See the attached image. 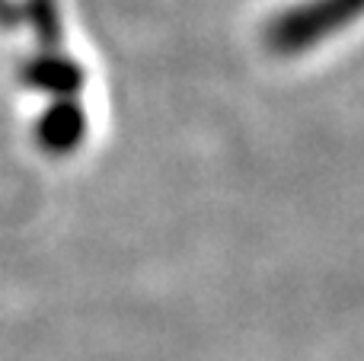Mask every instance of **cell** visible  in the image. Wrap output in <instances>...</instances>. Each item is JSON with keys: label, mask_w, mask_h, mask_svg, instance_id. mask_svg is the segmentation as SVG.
Instances as JSON below:
<instances>
[{"label": "cell", "mask_w": 364, "mask_h": 361, "mask_svg": "<svg viewBox=\"0 0 364 361\" xmlns=\"http://www.w3.org/2000/svg\"><path fill=\"white\" fill-rule=\"evenodd\" d=\"M364 10V0H329V4H316L307 13H301L297 19H284L275 29V48L282 51H301L307 45L320 42V36L339 29L342 23H348L352 16H358Z\"/></svg>", "instance_id": "obj_1"}, {"label": "cell", "mask_w": 364, "mask_h": 361, "mask_svg": "<svg viewBox=\"0 0 364 361\" xmlns=\"http://www.w3.org/2000/svg\"><path fill=\"white\" fill-rule=\"evenodd\" d=\"M80 134H83V119H80V109L77 106H58L45 115L42 128H38V138L48 151L55 153H68L80 144Z\"/></svg>", "instance_id": "obj_2"}]
</instances>
